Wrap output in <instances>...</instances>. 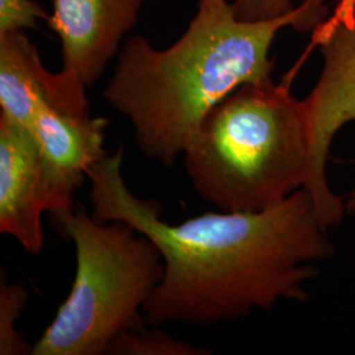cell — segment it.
<instances>
[{"mask_svg": "<svg viewBox=\"0 0 355 355\" xmlns=\"http://www.w3.org/2000/svg\"><path fill=\"white\" fill-rule=\"evenodd\" d=\"M322 54V70L305 98L309 130V162L305 190L327 228L341 224L345 198L328 184L327 162L338 130L355 121V0H341L333 15L313 31Z\"/></svg>", "mask_w": 355, "mask_h": 355, "instance_id": "5b68a950", "label": "cell"}, {"mask_svg": "<svg viewBox=\"0 0 355 355\" xmlns=\"http://www.w3.org/2000/svg\"><path fill=\"white\" fill-rule=\"evenodd\" d=\"M46 190L41 150L32 130L0 112V232L28 253H41Z\"/></svg>", "mask_w": 355, "mask_h": 355, "instance_id": "ba28073f", "label": "cell"}, {"mask_svg": "<svg viewBox=\"0 0 355 355\" xmlns=\"http://www.w3.org/2000/svg\"><path fill=\"white\" fill-rule=\"evenodd\" d=\"M325 1L327 0H303L302 3L320 23H322L328 17V8L325 6Z\"/></svg>", "mask_w": 355, "mask_h": 355, "instance_id": "5bb4252c", "label": "cell"}, {"mask_svg": "<svg viewBox=\"0 0 355 355\" xmlns=\"http://www.w3.org/2000/svg\"><path fill=\"white\" fill-rule=\"evenodd\" d=\"M104 354L108 355H208L205 347H198L171 337L164 330L142 328L121 331L110 343Z\"/></svg>", "mask_w": 355, "mask_h": 355, "instance_id": "30bf717a", "label": "cell"}, {"mask_svg": "<svg viewBox=\"0 0 355 355\" xmlns=\"http://www.w3.org/2000/svg\"><path fill=\"white\" fill-rule=\"evenodd\" d=\"M76 246V278L33 355H102L121 331L148 324L144 305L165 272L155 243L124 221L99 223L78 204L55 220Z\"/></svg>", "mask_w": 355, "mask_h": 355, "instance_id": "277c9868", "label": "cell"}, {"mask_svg": "<svg viewBox=\"0 0 355 355\" xmlns=\"http://www.w3.org/2000/svg\"><path fill=\"white\" fill-rule=\"evenodd\" d=\"M144 0H53L48 26L60 37L62 70L94 86L119 54Z\"/></svg>", "mask_w": 355, "mask_h": 355, "instance_id": "52a82bcc", "label": "cell"}, {"mask_svg": "<svg viewBox=\"0 0 355 355\" xmlns=\"http://www.w3.org/2000/svg\"><path fill=\"white\" fill-rule=\"evenodd\" d=\"M48 19L42 6L33 0H0V35L36 29L38 20Z\"/></svg>", "mask_w": 355, "mask_h": 355, "instance_id": "7c38bea8", "label": "cell"}, {"mask_svg": "<svg viewBox=\"0 0 355 355\" xmlns=\"http://www.w3.org/2000/svg\"><path fill=\"white\" fill-rule=\"evenodd\" d=\"M48 71L26 31L0 35V112L32 130Z\"/></svg>", "mask_w": 355, "mask_h": 355, "instance_id": "9c48e42d", "label": "cell"}, {"mask_svg": "<svg viewBox=\"0 0 355 355\" xmlns=\"http://www.w3.org/2000/svg\"><path fill=\"white\" fill-rule=\"evenodd\" d=\"M86 86L64 70L48 71L38 104L33 135L41 150L46 211L58 220L74 211L76 191L91 166L107 155L104 132L108 120L94 117Z\"/></svg>", "mask_w": 355, "mask_h": 355, "instance_id": "8992f818", "label": "cell"}, {"mask_svg": "<svg viewBox=\"0 0 355 355\" xmlns=\"http://www.w3.org/2000/svg\"><path fill=\"white\" fill-rule=\"evenodd\" d=\"M318 26L303 3L280 17L243 21L228 0H199L170 48L128 37L103 96L129 119L141 153L173 166L214 107L242 85L272 79L270 49L280 29L305 33Z\"/></svg>", "mask_w": 355, "mask_h": 355, "instance_id": "7a4b0ae2", "label": "cell"}, {"mask_svg": "<svg viewBox=\"0 0 355 355\" xmlns=\"http://www.w3.org/2000/svg\"><path fill=\"white\" fill-rule=\"evenodd\" d=\"M28 292L23 283H8L0 277V355L33 354V346L16 330V321L26 306Z\"/></svg>", "mask_w": 355, "mask_h": 355, "instance_id": "8fae6325", "label": "cell"}, {"mask_svg": "<svg viewBox=\"0 0 355 355\" xmlns=\"http://www.w3.org/2000/svg\"><path fill=\"white\" fill-rule=\"evenodd\" d=\"M182 155L192 187L227 212L262 211L303 189L309 130L291 76L233 91L204 117Z\"/></svg>", "mask_w": 355, "mask_h": 355, "instance_id": "3957f363", "label": "cell"}, {"mask_svg": "<svg viewBox=\"0 0 355 355\" xmlns=\"http://www.w3.org/2000/svg\"><path fill=\"white\" fill-rule=\"evenodd\" d=\"M124 148L89 167L91 216L124 221L149 237L165 272L144 305L148 325L209 327L270 311L279 300H309L311 263L334 255V245L312 196L295 191L255 212H207L178 225L161 218L157 200L133 195L123 177Z\"/></svg>", "mask_w": 355, "mask_h": 355, "instance_id": "6da1fadb", "label": "cell"}, {"mask_svg": "<svg viewBox=\"0 0 355 355\" xmlns=\"http://www.w3.org/2000/svg\"><path fill=\"white\" fill-rule=\"evenodd\" d=\"M355 167V159L350 161ZM345 209H346V215L355 218V184L354 187L350 190V192L345 196Z\"/></svg>", "mask_w": 355, "mask_h": 355, "instance_id": "9a60e30c", "label": "cell"}, {"mask_svg": "<svg viewBox=\"0 0 355 355\" xmlns=\"http://www.w3.org/2000/svg\"><path fill=\"white\" fill-rule=\"evenodd\" d=\"M295 0H233L236 16L243 21H265L291 12Z\"/></svg>", "mask_w": 355, "mask_h": 355, "instance_id": "4fadbf2b", "label": "cell"}]
</instances>
